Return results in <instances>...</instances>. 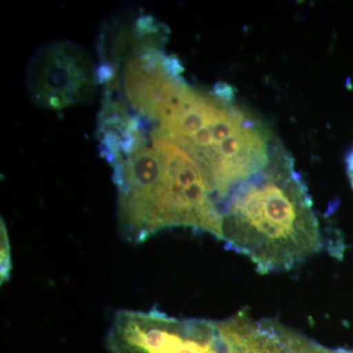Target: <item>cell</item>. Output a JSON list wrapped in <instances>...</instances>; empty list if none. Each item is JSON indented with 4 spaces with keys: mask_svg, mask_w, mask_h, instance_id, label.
<instances>
[{
    "mask_svg": "<svg viewBox=\"0 0 353 353\" xmlns=\"http://www.w3.org/2000/svg\"><path fill=\"white\" fill-rule=\"evenodd\" d=\"M1 284L7 282L11 277L12 262H11V248L8 234L3 220H1Z\"/></svg>",
    "mask_w": 353,
    "mask_h": 353,
    "instance_id": "7",
    "label": "cell"
},
{
    "mask_svg": "<svg viewBox=\"0 0 353 353\" xmlns=\"http://www.w3.org/2000/svg\"><path fill=\"white\" fill-rule=\"evenodd\" d=\"M219 212L220 241L259 273L290 270L325 248L307 188L282 146L275 145L266 166L228 194Z\"/></svg>",
    "mask_w": 353,
    "mask_h": 353,
    "instance_id": "2",
    "label": "cell"
},
{
    "mask_svg": "<svg viewBox=\"0 0 353 353\" xmlns=\"http://www.w3.org/2000/svg\"><path fill=\"white\" fill-rule=\"evenodd\" d=\"M229 353H321L318 345L274 320H257L245 311L221 321Z\"/></svg>",
    "mask_w": 353,
    "mask_h": 353,
    "instance_id": "6",
    "label": "cell"
},
{
    "mask_svg": "<svg viewBox=\"0 0 353 353\" xmlns=\"http://www.w3.org/2000/svg\"><path fill=\"white\" fill-rule=\"evenodd\" d=\"M92 64L82 50L69 43L44 48L29 71L30 90L36 102L63 108L88 99L94 92Z\"/></svg>",
    "mask_w": 353,
    "mask_h": 353,
    "instance_id": "5",
    "label": "cell"
},
{
    "mask_svg": "<svg viewBox=\"0 0 353 353\" xmlns=\"http://www.w3.org/2000/svg\"><path fill=\"white\" fill-rule=\"evenodd\" d=\"M347 172L353 189V148L347 157Z\"/></svg>",
    "mask_w": 353,
    "mask_h": 353,
    "instance_id": "8",
    "label": "cell"
},
{
    "mask_svg": "<svg viewBox=\"0 0 353 353\" xmlns=\"http://www.w3.org/2000/svg\"><path fill=\"white\" fill-rule=\"evenodd\" d=\"M118 188L121 232L143 243L172 227L221 238V216L201 167L189 153L153 131L109 160Z\"/></svg>",
    "mask_w": 353,
    "mask_h": 353,
    "instance_id": "3",
    "label": "cell"
},
{
    "mask_svg": "<svg viewBox=\"0 0 353 353\" xmlns=\"http://www.w3.org/2000/svg\"><path fill=\"white\" fill-rule=\"evenodd\" d=\"M106 347L112 353H229L221 321L179 319L155 309L116 313Z\"/></svg>",
    "mask_w": 353,
    "mask_h": 353,
    "instance_id": "4",
    "label": "cell"
},
{
    "mask_svg": "<svg viewBox=\"0 0 353 353\" xmlns=\"http://www.w3.org/2000/svg\"><path fill=\"white\" fill-rule=\"evenodd\" d=\"M181 71L162 80L145 118L194 158L219 208L236 185L266 166L275 145L264 125L234 103L226 85L212 92L197 90Z\"/></svg>",
    "mask_w": 353,
    "mask_h": 353,
    "instance_id": "1",
    "label": "cell"
}]
</instances>
